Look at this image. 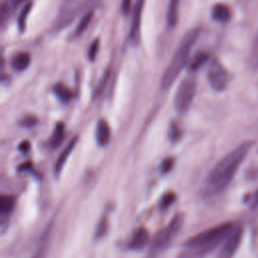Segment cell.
<instances>
[{"label":"cell","mask_w":258,"mask_h":258,"mask_svg":"<svg viewBox=\"0 0 258 258\" xmlns=\"http://www.w3.org/2000/svg\"><path fill=\"white\" fill-rule=\"evenodd\" d=\"M173 163H174L173 158H171V157L165 158V159L161 162V164H160V170H161L163 173L168 172V171L172 168Z\"/></svg>","instance_id":"obj_26"},{"label":"cell","mask_w":258,"mask_h":258,"mask_svg":"<svg viewBox=\"0 0 258 258\" xmlns=\"http://www.w3.org/2000/svg\"><path fill=\"white\" fill-rule=\"evenodd\" d=\"M31 6H32V4H31V3L26 4V5L24 6V8L22 9V11H21V13H20L19 17H18V21H17V23H18V28H19V30H20V31H23V30L25 29L26 18H27V15H28L29 11H30Z\"/></svg>","instance_id":"obj_20"},{"label":"cell","mask_w":258,"mask_h":258,"mask_svg":"<svg viewBox=\"0 0 258 258\" xmlns=\"http://www.w3.org/2000/svg\"><path fill=\"white\" fill-rule=\"evenodd\" d=\"M212 18L215 21L221 22V23H226L231 19V9L228 5L224 3H217L213 6L212 12H211Z\"/></svg>","instance_id":"obj_9"},{"label":"cell","mask_w":258,"mask_h":258,"mask_svg":"<svg viewBox=\"0 0 258 258\" xmlns=\"http://www.w3.org/2000/svg\"><path fill=\"white\" fill-rule=\"evenodd\" d=\"M183 215L182 214H177L175 215L169 224L162 230H160L154 237L153 240V246L158 249H162L166 247L172 239L175 237V235L179 232V230L182 227L183 224Z\"/></svg>","instance_id":"obj_5"},{"label":"cell","mask_w":258,"mask_h":258,"mask_svg":"<svg viewBox=\"0 0 258 258\" xmlns=\"http://www.w3.org/2000/svg\"><path fill=\"white\" fill-rule=\"evenodd\" d=\"M180 0H169L167 8V24L169 26H174L178 20V4Z\"/></svg>","instance_id":"obj_15"},{"label":"cell","mask_w":258,"mask_h":258,"mask_svg":"<svg viewBox=\"0 0 258 258\" xmlns=\"http://www.w3.org/2000/svg\"><path fill=\"white\" fill-rule=\"evenodd\" d=\"M243 235V229L239 227H235L232 232L228 235V237L224 240L223 246L219 252L218 258H233L235 255Z\"/></svg>","instance_id":"obj_7"},{"label":"cell","mask_w":258,"mask_h":258,"mask_svg":"<svg viewBox=\"0 0 258 258\" xmlns=\"http://www.w3.org/2000/svg\"><path fill=\"white\" fill-rule=\"evenodd\" d=\"M30 60H31V57L28 52L20 51V52H17L12 57L11 66H12L13 70H15L17 72H22L28 68Z\"/></svg>","instance_id":"obj_12"},{"label":"cell","mask_w":258,"mask_h":258,"mask_svg":"<svg viewBox=\"0 0 258 258\" xmlns=\"http://www.w3.org/2000/svg\"><path fill=\"white\" fill-rule=\"evenodd\" d=\"M53 93L55 94V96L62 102H68L72 99L73 97V93L72 91L64 86L63 84H55L53 87Z\"/></svg>","instance_id":"obj_16"},{"label":"cell","mask_w":258,"mask_h":258,"mask_svg":"<svg viewBox=\"0 0 258 258\" xmlns=\"http://www.w3.org/2000/svg\"><path fill=\"white\" fill-rule=\"evenodd\" d=\"M130 7H131V0H122V3H121V12H122L124 15H127V14L129 13Z\"/></svg>","instance_id":"obj_27"},{"label":"cell","mask_w":258,"mask_h":258,"mask_svg":"<svg viewBox=\"0 0 258 258\" xmlns=\"http://www.w3.org/2000/svg\"><path fill=\"white\" fill-rule=\"evenodd\" d=\"M252 145L251 141L241 143L212 168L202 187L204 196L217 195L229 185Z\"/></svg>","instance_id":"obj_1"},{"label":"cell","mask_w":258,"mask_h":258,"mask_svg":"<svg viewBox=\"0 0 258 258\" xmlns=\"http://www.w3.org/2000/svg\"><path fill=\"white\" fill-rule=\"evenodd\" d=\"M180 135H181V131H180L178 125L175 124V123H172L170 125L169 130H168V137H169V139L172 142H175V141H177L179 139Z\"/></svg>","instance_id":"obj_23"},{"label":"cell","mask_w":258,"mask_h":258,"mask_svg":"<svg viewBox=\"0 0 258 258\" xmlns=\"http://www.w3.org/2000/svg\"><path fill=\"white\" fill-rule=\"evenodd\" d=\"M77 140H78V137H75L74 139H72V140L70 141V143L67 145V147H66V148L62 150V152L59 154V156H58V158H57V160L55 161V164H54V172H55V173H59L60 170L62 169L64 163H66L67 160H68V157L70 156L71 152L73 151L74 147H75L76 144H77Z\"/></svg>","instance_id":"obj_13"},{"label":"cell","mask_w":258,"mask_h":258,"mask_svg":"<svg viewBox=\"0 0 258 258\" xmlns=\"http://www.w3.org/2000/svg\"><path fill=\"white\" fill-rule=\"evenodd\" d=\"M23 1H25V0H12V3H13L14 6H17V5H19L20 3H22Z\"/></svg>","instance_id":"obj_29"},{"label":"cell","mask_w":258,"mask_h":258,"mask_svg":"<svg viewBox=\"0 0 258 258\" xmlns=\"http://www.w3.org/2000/svg\"><path fill=\"white\" fill-rule=\"evenodd\" d=\"M30 148V144L28 141H23L20 145H19V150L21 152H27Z\"/></svg>","instance_id":"obj_28"},{"label":"cell","mask_w":258,"mask_h":258,"mask_svg":"<svg viewBox=\"0 0 258 258\" xmlns=\"http://www.w3.org/2000/svg\"><path fill=\"white\" fill-rule=\"evenodd\" d=\"M196 90L197 82L195 78L187 77L181 81L173 100V105L176 112L183 114L188 110L196 95Z\"/></svg>","instance_id":"obj_4"},{"label":"cell","mask_w":258,"mask_h":258,"mask_svg":"<svg viewBox=\"0 0 258 258\" xmlns=\"http://www.w3.org/2000/svg\"><path fill=\"white\" fill-rule=\"evenodd\" d=\"M110 137H111V130H110L109 124L105 120H100L96 130L97 142L99 143V145L105 146L108 144Z\"/></svg>","instance_id":"obj_11"},{"label":"cell","mask_w":258,"mask_h":258,"mask_svg":"<svg viewBox=\"0 0 258 258\" xmlns=\"http://www.w3.org/2000/svg\"><path fill=\"white\" fill-rule=\"evenodd\" d=\"M208 58H209V54L205 51H200V52L196 53L195 57L192 58V60L189 63V69L191 71H197L208 60Z\"/></svg>","instance_id":"obj_18"},{"label":"cell","mask_w":258,"mask_h":258,"mask_svg":"<svg viewBox=\"0 0 258 258\" xmlns=\"http://www.w3.org/2000/svg\"><path fill=\"white\" fill-rule=\"evenodd\" d=\"M145 0H137L135 3L134 11H133V17H132V22H131V27H130V39L134 43H137L139 40V34H140V22H141V13H142V8Z\"/></svg>","instance_id":"obj_8"},{"label":"cell","mask_w":258,"mask_h":258,"mask_svg":"<svg viewBox=\"0 0 258 258\" xmlns=\"http://www.w3.org/2000/svg\"><path fill=\"white\" fill-rule=\"evenodd\" d=\"M199 34H200V29L194 28L187 31L186 34H184V36L181 38L171 60L169 61L160 80V87L163 90H166L172 86L175 79L184 68L187 61L191 46L195 44L196 40L198 39Z\"/></svg>","instance_id":"obj_2"},{"label":"cell","mask_w":258,"mask_h":258,"mask_svg":"<svg viewBox=\"0 0 258 258\" xmlns=\"http://www.w3.org/2000/svg\"><path fill=\"white\" fill-rule=\"evenodd\" d=\"M15 205V199L11 196H2L0 200V212L2 214L9 213Z\"/></svg>","instance_id":"obj_19"},{"label":"cell","mask_w":258,"mask_h":258,"mask_svg":"<svg viewBox=\"0 0 258 258\" xmlns=\"http://www.w3.org/2000/svg\"><path fill=\"white\" fill-rule=\"evenodd\" d=\"M148 240H149L148 231L144 228H140L132 236L129 242V248L132 250H141L148 243Z\"/></svg>","instance_id":"obj_10"},{"label":"cell","mask_w":258,"mask_h":258,"mask_svg":"<svg viewBox=\"0 0 258 258\" xmlns=\"http://www.w3.org/2000/svg\"><path fill=\"white\" fill-rule=\"evenodd\" d=\"M174 200H175V195L173 192H168V194L163 196V198L161 200V203H160V207L162 209H165L168 206H170L173 203Z\"/></svg>","instance_id":"obj_25"},{"label":"cell","mask_w":258,"mask_h":258,"mask_svg":"<svg viewBox=\"0 0 258 258\" xmlns=\"http://www.w3.org/2000/svg\"><path fill=\"white\" fill-rule=\"evenodd\" d=\"M107 230H108V220L106 217H103L97 226L95 238H97V239L102 238L107 233Z\"/></svg>","instance_id":"obj_22"},{"label":"cell","mask_w":258,"mask_h":258,"mask_svg":"<svg viewBox=\"0 0 258 258\" xmlns=\"http://www.w3.org/2000/svg\"><path fill=\"white\" fill-rule=\"evenodd\" d=\"M64 137V125L57 123L50 138V144L52 147H57L63 140Z\"/></svg>","instance_id":"obj_17"},{"label":"cell","mask_w":258,"mask_h":258,"mask_svg":"<svg viewBox=\"0 0 258 258\" xmlns=\"http://www.w3.org/2000/svg\"><path fill=\"white\" fill-rule=\"evenodd\" d=\"M92 18H93V11H90L80 20V22H79V24H78V26L76 28V33L77 34L82 33L89 26Z\"/></svg>","instance_id":"obj_21"},{"label":"cell","mask_w":258,"mask_h":258,"mask_svg":"<svg viewBox=\"0 0 258 258\" xmlns=\"http://www.w3.org/2000/svg\"><path fill=\"white\" fill-rule=\"evenodd\" d=\"M235 228L233 223H223L191 237L185 245L199 253H207L223 242Z\"/></svg>","instance_id":"obj_3"},{"label":"cell","mask_w":258,"mask_h":258,"mask_svg":"<svg viewBox=\"0 0 258 258\" xmlns=\"http://www.w3.org/2000/svg\"><path fill=\"white\" fill-rule=\"evenodd\" d=\"M99 39L97 38V39H95L92 43H91V45H90V47H89V51H88V58L91 60V61H93V60H95V58H96V56H97V53H98V50H99Z\"/></svg>","instance_id":"obj_24"},{"label":"cell","mask_w":258,"mask_h":258,"mask_svg":"<svg viewBox=\"0 0 258 258\" xmlns=\"http://www.w3.org/2000/svg\"><path fill=\"white\" fill-rule=\"evenodd\" d=\"M207 79L210 86L218 92L224 91L229 83V74L218 58H214L208 69Z\"/></svg>","instance_id":"obj_6"},{"label":"cell","mask_w":258,"mask_h":258,"mask_svg":"<svg viewBox=\"0 0 258 258\" xmlns=\"http://www.w3.org/2000/svg\"><path fill=\"white\" fill-rule=\"evenodd\" d=\"M50 231H51L50 227H48L42 233L41 238L39 240V243L37 245V248H36L35 253H34L32 258H44L45 257V253H46V249H47V243H48L49 236H50Z\"/></svg>","instance_id":"obj_14"}]
</instances>
